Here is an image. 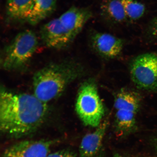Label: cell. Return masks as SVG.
<instances>
[{
    "instance_id": "obj_1",
    "label": "cell",
    "mask_w": 157,
    "mask_h": 157,
    "mask_svg": "<svg viewBox=\"0 0 157 157\" xmlns=\"http://www.w3.org/2000/svg\"><path fill=\"white\" fill-rule=\"evenodd\" d=\"M47 103L34 94L2 90L0 95V128L10 137L19 138L37 130L48 113Z\"/></svg>"
},
{
    "instance_id": "obj_2",
    "label": "cell",
    "mask_w": 157,
    "mask_h": 157,
    "mask_svg": "<svg viewBox=\"0 0 157 157\" xmlns=\"http://www.w3.org/2000/svg\"><path fill=\"white\" fill-rule=\"evenodd\" d=\"M82 70L81 65L73 60H64L44 67L36 72L33 78L34 95L48 103L61 95Z\"/></svg>"
},
{
    "instance_id": "obj_3",
    "label": "cell",
    "mask_w": 157,
    "mask_h": 157,
    "mask_svg": "<svg viewBox=\"0 0 157 157\" xmlns=\"http://www.w3.org/2000/svg\"><path fill=\"white\" fill-rule=\"evenodd\" d=\"M38 45V37L33 31L19 33L3 48L1 58L3 68L12 70L23 67L32 58Z\"/></svg>"
},
{
    "instance_id": "obj_4",
    "label": "cell",
    "mask_w": 157,
    "mask_h": 157,
    "mask_svg": "<svg viewBox=\"0 0 157 157\" xmlns=\"http://www.w3.org/2000/svg\"><path fill=\"white\" fill-rule=\"evenodd\" d=\"M76 111L86 126L98 127L105 115V109L93 82L84 83L78 91Z\"/></svg>"
},
{
    "instance_id": "obj_5",
    "label": "cell",
    "mask_w": 157,
    "mask_h": 157,
    "mask_svg": "<svg viewBox=\"0 0 157 157\" xmlns=\"http://www.w3.org/2000/svg\"><path fill=\"white\" fill-rule=\"evenodd\" d=\"M131 78L140 89L157 91V53L139 55L130 64Z\"/></svg>"
},
{
    "instance_id": "obj_6",
    "label": "cell",
    "mask_w": 157,
    "mask_h": 157,
    "mask_svg": "<svg viewBox=\"0 0 157 157\" xmlns=\"http://www.w3.org/2000/svg\"><path fill=\"white\" fill-rule=\"evenodd\" d=\"M40 35L45 46L56 50L67 49L74 41L59 17L43 25L40 29Z\"/></svg>"
},
{
    "instance_id": "obj_7",
    "label": "cell",
    "mask_w": 157,
    "mask_h": 157,
    "mask_svg": "<svg viewBox=\"0 0 157 157\" xmlns=\"http://www.w3.org/2000/svg\"><path fill=\"white\" fill-rule=\"evenodd\" d=\"M89 44L92 50L100 56L113 59L121 54L125 41L110 34L95 31L90 35Z\"/></svg>"
},
{
    "instance_id": "obj_8",
    "label": "cell",
    "mask_w": 157,
    "mask_h": 157,
    "mask_svg": "<svg viewBox=\"0 0 157 157\" xmlns=\"http://www.w3.org/2000/svg\"><path fill=\"white\" fill-rule=\"evenodd\" d=\"M54 141L40 140L21 141L6 149L4 157H46Z\"/></svg>"
},
{
    "instance_id": "obj_9",
    "label": "cell",
    "mask_w": 157,
    "mask_h": 157,
    "mask_svg": "<svg viewBox=\"0 0 157 157\" xmlns=\"http://www.w3.org/2000/svg\"><path fill=\"white\" fill-rule=\"evenodd\" d=\"M92 16L93 13L89 8L73 6L59 17L74 40Z\"/></svg>"
},
{
    "instance_id": "obj_10",
    "label": "cell",
    "mask_w": 157,
    "mask_h": 157,
    "mask_svg": "<svg viewBox=\"0 0 157 157\" xmlns=\"http://www.w3.org/2000/svg\"><path fill=\"white\" fill-rule=\"evenodd\" d=\"M108 125V121H105L93 132L84 136L79 148L80 157H100Z\"/></svg>"
},
{
    "instance_id": "obj_11",
    "label": "cell",
    "mask_w": 157,
    "mask_h": 157,
    "mask_svg": "<svg viewBox=\"0 0 157 157\" xmlns=\"http://www.w3.org/2000/svg\"><path fill=\"white\" fill-rule=\"evenodd\" d=\"M35 0H6V18L13 23L27 22Z\"/></svg>"
},
{
    "instance_id": "obj_12",
    "label": "cell",
    "mask_w": 157,
    "mask_h": 157,
    "mask_svg": "<svg viewBox=\"0 0 157 157\" xmlns=\"http://www.w3.org/2000/svg\"><path fill=\"white\" fill-rule=\"evenodd\" d=\"M101 15L110 24H122L128 20L120 0H103L100 7Z\"/></svg>"
},
{
    "instance_id": "obj_13",
    "label": "cell",
    "mask_w": 157,
    "mask_h": 157,
    "mask_svg": "<svg viewBox=\"0 0 157 157\" xmlns=\"http://www.w3.org/2000/svg\"><path fill=\"white\" fill-rule=\"evenodd\" d=\"M57 2V0H35L27 22L35 25L50 16L56 10Z\"/></svg>"
},
{
    "instance_id": "obj_14",
    "label": "cell",
    "mask_w": 157,
    "mask_h": 157,
    "mask_svg": "<svg viewBox=\"0 0 157 157\" xmlns=\"http://www.w3.org/2000/svg\"><path fill=\"white\" fill-rule=\"evenodd\" d=\"M116 127L117 132L123 135L128 134L134 128L137 112L130 109L116 110Z\"/></svg>"
},
{
    "instance_id": "obj_15",
    "label": "cell",
    "mask_w": 157,
    "mask_h": 157,
    "mask_svg": "<svg viewBox=\"0 0 157 157\" xmlns=\"http://www.w3.org/2000/svg\"><path fill=\"white\" fill-rule=\"evenodd\" d=\"M127 19L130 21L138 20L143 17L145 11V6L136 0H120Z\"/></svg>"
},
{
    "instance_id": "obj_16",
    "label": "cell",
    "mask_w": 157,
    "mask_h": 157,
    "mask_svg": "<svg viewBox=\"0 0 157 157\" xmlns=\"http://www.w3.org/2000/svg\"><path fill=\"white\" fill-rule=\"evenodd\" d=\"M46 157H77L75 153L70 150L63 149L52 153H49Z\"/></svg>"
},
{
    "instance_id": "obj_17",
    "label": "cell",
    "mask_w": 157,
    "mask_h": 157,
    "mask_svg": "<svg viewBox=\"0 0 157 157\" xmlns=\"http://www.w3.org/2000/svg\"><path fill=\"white\" fill-rule=\"evenodd\" d=\"M147 33L150 38L157 40V17L151 21L147 29Z\"/></svg>"
},
{
    "instance_id": "obj_18",
    "label": "cell",
    "mask_w": 157,
    "mask_h": 157,
    "mask_svg": "<svg viewBox=\"0 0 157 157\" xmlns=\"http://www.w3.org/2000/svg\"><path fill=\"white\" fill-rule=\"evenodd\" d=\"M155 150L157 153V137L155 140Z\"/></svg>"
},
{
    "instance_id": "obj_19",
    "label": "cell",
    "mask_w": 157,
    "mask_h": 157,
    "mask_svg": "<svg viewBox=\"0 0 157 157\" xmlns=\"http://www.w3.org/2000/svg\"><path fill=\"white\" fill-rule=\"evenodd\" d=\"M114 157H128V156H123L122 155H120L119 154H116Z\"/></svg>"
}]
</instances>
